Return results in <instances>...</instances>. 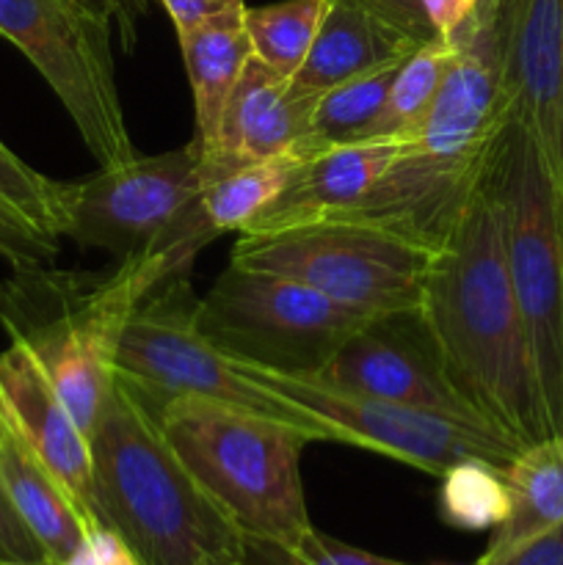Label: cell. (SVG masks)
Returning <instances> with one entry per match:
<instances>
[{
  "mask_svg": "<svg viewBox=\"0 0 563 565\" xmlns=\"http://www.w3.org/2000/svg\"><path fill=\"white\" fill-rule=\"evenodd\" d=\"M401 141H359L307 158L237 235H270L342 218L390 166Z\"/></svg>",
  "mask_w": 563,
  "mask_h": 565,
  "instance_id": "e0dca14e",
  "label": "cell"
},
{
  "mask_svg": "<svg viewBox=\"0 0 563 565\" xmlns=\"http://www.w3.org/2000/svg\"><path fill=\"white\" fill-rule=\"evenodd\" d=\"M511 508L500 527L491 530L489 546L475 565H497L528 541L550 533L563 522V445L557 436L519 450L502 469Z\"/></svg>",
  "mask_w": 563,
  "mask_h": 565,
  "instance_id": "ffe728a7",
  "label": "cell"
},
{
  "mask_svg": "<svg viewBox=\"0 0 563 565\" xmlns=\"http://www.w3.org/2000/svg\"><path fill=\"white\" fill-rule=\"evenodd\" d=\"M152 287L136 259L110 270L22 265L0 285L6 334L31 353L86 436L114 392L127 315Z\"/></svg>",
  "mask_w": 563,
  "mask_h": 565,
  "instance_id": "277c9868",
  "label": "cell"
},
{
  "mask_svg": "<svg viewBox=\"0 0 563 565\" xmlns=\"http://www.w3.org/2000/svg\"><path fill=\"white\" fill-rule=\"evenodd\" d=\"M0 199L14 204L28 221L59 237L61 182L39 174L0 141Z\"/></svg>",
  "mask_w": 563,
  "mask_h": 565,
  "instance_id": "83f0119b",
  "label": "cell"
},
{
  "mask_svg": "<svg viewBox=\"0 0 563 565\" xmlns=\"http://www.w3.org/2000/svg\"><path fill=\"white\" fill-rule=\"evenodd\" d=\"M243 14L246 9L226 11L177 33L193 94V114H196L193 138L199 149H208L213 141L226 99L235 92L248 58L254 55Z\"/></svg>",
  "mask_w": 563,
  "mask_h": 565,
  "instance_id": "44dd1931",
  "label": "cell"
},
{
  "mask_svg": "<svg viewBox=\"0 0 563 565\" xmlns=\"http://www.w3.org/2000/svg\"><path fill=\"white\" fill-rule=\"evenodd\" d=\"M110 17L119 31L125 50H132L138 42V22L147 14V0H86Z\"/></svg>",
  "mask_w": 563,
  "mask_h": 565,
  "instance_id": "e575fe53",
  "label": "cell"
},
{
  "mask_svg": "<svg viewBox=\"0 0 563 565\" xmlns=\"http://www.w3.org/2000/svg\"><path fill=\"white\" fill-rule=\"evenodd\" d=\"M414 50L419 47L357 6L346 0H326L318 36L301 70L290 77V86L296 92L320 97L329 88L353 81L364 72L406 58Z\"/></svg>",
  "mask_w": 563,
  "mask_h": 565,
  "instance_id": "d6986e66",
  "label": "cell"
},
{
  "mask_svg": "<svg viewBox=\"0 0 563 565\" xmlns=\"http://www.w3.org/2000/svg\"><path fill=\"white\" fill-rule=\"evenodd\" d=\"M552 434L563 428V188L535 138L508 121L486 171Z\"/></svg>",
  "mask_w": 563,
  "mask_h": 565,
  "instance_id": "8992f818",
  "label": "cell"
},
{
  "mask_svg": "<svg viewBox=\"0 0 563 565\" xmlns=\"http://www.w3.org/2000/svg\"><path fill=\"white\" fill-rule=\"evenodd\" d=\"M346 3L357 6L364 14L384 22L386 28L408 39L414 47H425V44L442 39L425 14L423 0H346Z\"/></svg>",
  "mask_w": 563,
  "mask_h": 565,
  "instance_id": "f546056e",
  "label": "cell"
},
{
  "mask_svg": "<svg viewBox=\"0 0 563 565\" xmlns=\"http://www.w3.org/2000/svg\"><path fill=\"white\" fill-rule=\"evenodd\" d=\"M431 248L362 221H320L270 235H241L237 268L287 276L359 312H397L423 301Z\"/></svg>",
  "mask_w": 563,
  "mask_h": 565,
  "instance_id": "ba28073f",
  "label": "cell"
},
{
  "mask_svg": "<svg viewBox=\"0 0 563 565\" xmlns=\"http://www.w3.org/2000/svg\"><path fill=\"white\" fill-rule=\"evenodd\" d=\"M315 103V94L296 92L287 77L252 55L226 99L213 141L202 149L204 188L243 166L290 152L309 130Z\"/></svg>",
  "mask_w": 563,
  "mask_h": 565,
  "instance_id": "2e32d148",
  "label": "cell"
},
{
  "mask_svg": "<svg viewBox=\"0 0 563 565\" xmlns=\"http://www.w3.org/2000/svg\"><path fill=\"white\" fill-rule=\"evenodd\" d=\"M323 14L326 0H282L257 9L246 6L243 22L254 55L290 81L307 61Z\"/></svg>",
  "mask_w": 563,
  "mask_h": 565,
  "instance_id": "d4e9b609",
  "label": "cell"
},
{
  "mask_svg": "<svg viewBox=\"0 0 563 565\" xmlns=\"http://www.w3.org/2000/svg\"><path fill=\"white\" fill-rule=\"evenodd\" d=\"M166 14L174 22L177 33L210 20V17L226 14V11L246 9V0H160Z\"/></svg>",
  "mask_w": 563,
  "mask_h": 565,
  "instance_id": "d6a6232c",
  "label": "cell"
},
{
  "mask_svg": "<svg viewBox=\"0 0 563 565\" xmlns=\"http://www.w3.org/2000/svg\"><path fill=\"white\" fill-rule=\"evenodd\" d=\"M0 257L11 263V268L50 265L59 257V237L39 230L14 204L0 199Z\"/></svg>",
  "mask_w": 563,
  "mask_h": 565,
  "instance_id": "f1b7e54d",
  "label": "cell"
},
{
  "mask_svg": "<svg viewBox=\"0 0 563 565\" xmlns=\"http://www.w3.org/2000/svg\"><path fill=\"white\" fill-rule=\"evenodd\" d=\"M0 565H50V563H28V561H3V557H0Z\"/></svg>",
  "mask_w": 563,
  "mask_h": 565,
  "instance_id": "8d00e7d4",
  "label": "cell"
},
{
  "mask_svg": "<svg viewBox=\"0 0 563 565\" xmlns=\"http://www.w3.org/2000/svg\"><path fill=\"white\" fill-rule=\"evenodd\" d=\"M406 58L364 72V75L340 83V86L320 94L318 103H315L312 119H309V130L304 132V138L290 152L307 160L326 152V149L364 141L368 127L373 125L379 110L384 108V99L390 94L392 81H395L397 70H401Z\"/></svg>",
  "mask_w": 563,
  "mask_h": 565,
  "instance_id": "7402d4cb",
  "label": "cell"
},
{
  "mask_svg": "<svg viewBox=\"0 0 563 565\" xmlns=\"http://www.w3.org/2000/svg\"><path fill=\"white\" fill-rule=\"evenodd\" d=\"M152 419L243 539L296 544L312 527L301 480L312 439L304 430L196 395L174 397Z\"/></svg>",
  "mask_w": 563,
  "mask_h": 565,
  "instance_id": "5b68a950",
  "label": "cell"
},
{
  "mask_svg": "<svg viewBox=\"0 0 563 565\" xmlns=\"http://www.w3.org/2000/svg\"><path fill=\"white\" fill-rule=\"evenodd\" d=\"M196 303L185 270L158 281L127 315L116 345V381L149 417L174 397L196 395L279 419L304 430L312 441L340 445L329 425L259 386L237 367L235 359L221 353L199 331Z\"/></svg>",
  "mask_w": 563,
  "mask_h": 565,
  "instance_id": "52a82bcc",
  "label": "cell"
},
{
  "mask_svg": "<svg viewBox=\"0 0 563 565\" xmlns=\"http://www.w3.org/2000/svg\"><path fill=\"white\" fill-rule=\"evenodd\" d=\"M373 312L342 307L287 276L230 265L196 303V326L221 353L315 379Z\"/></svg>",
  "mask_w": 563,
  "mask_h": 565,
  "instance_id": "9c48e42d",
  "label": "cell"
},
{
  "mask_svg": "<svg viewBox=\"0 0 563 565\" xmlns=\"http://www.w3.org/2000/svg\"><path fill=\"white\" fill-rule=\"evenodd\" d=\"M0 483L14 511L44 550L47 563H70L86 535V522L59 480L17 434L3 406H0Z\"/></svg>",
  "mask_w": 563,
  "mask_h": 565,
  "instance_id": "ac0fdd59",
  "label": "cell"
},
{
  "mask_svg": "<svg viewBox=\"0 0 563 565\" xmlns=\"http://www.w3.org/2000/svg\"><path fill=\"white\" fill-rule=\"evenodd\" d=\"M419 309L453 384L486 423L519 447L555 436L508 276L500 210L486 177L456 230L436 248Z\"/></svg>",
  "mask_w": 563,
  "mask_h": 565,
  "instance_id": "6da1fadb",
  "label": "cell"
},
{
  "mask_svg": "<svg viewBox=\"0 0 563 565\" xmlns=\"http://www.w3.org/2000/svg\"><path fill=\"white\" fill-rule=\"evenodd\" d=\"M0 36L44 77L99 169L138 158L110 55V17L86 0H0Z\"/></svg>",
  "mask_w": 563,
  "mask_h": 565,
  "instance_id": "30bf717a",
  "label": "cell"
},
{
  "mask_svg": "<svg viewBox=\"0 0 563 565\" xmlns=\"http://www.w3.org/2000/svg\"><path fill=\"white\" fill-rule=\"evenodd\" d=\"M315 379L337 390L489 425L453 384L439 342L419 307L373 315Z\"/></svg>",
  "mask_w": 563,
  "mask_h": 565,
  "instance_id": "4fadbf2b",
  "label": "cell"
},
{
  "mask_svg": "<svg viewBox=\"0 0 563 565\" xmlns=\"http://www.w3.org/2000/svg\"><path fill=\"white\" fill-rule=\"evenodd\" d=\"M508 116L563 188V0H497Z\"/></svg>",
  "mask_w": 563,
  "mask_h": 565,
  "instance_id": "5bb4252c",
  "label": "cell"
},
{
  "mask_svg": "<svg viewBox=\"0 0 563 565\" xmlns=\"http://www.w3.org/2000/svg\"><path fill=\"white\" fill-rule=\"evenodd\" d=\"M453 55H456V44L450 36H442L414 50L397 70L384 108L368 127L364 141H406L412 138L445 83Z\"/></svg>",
  "mask_w": 563,
  "mask_h": 565,
  "instance_id": "603a6c76",
  "label": "cell"
},
{
  "mask_svg": "<svg viewBox=\"0 0 563 565\" xmlns=\"http://www.w3.org/2000/svg\"><path fill=\"white\" fill-rule=\"evenodd\" d=\"M472 565H475V563H472Z\"/></svg>",
  "mask_w": 563,
  "mask_h": 565,
  "instance_id": "f35d334b",
  "label": "cell"
},
{
  "mask_svg": "<svg viewBox=\"0 0 563 565\" xmlns=\"http://www.w3.org/2000/svg\"><path fill=\"white\" fill-rule=\"evenodd\" d=\"M301 163L304 160L296 152H282L210 182L196 193V207L204 224L215 237L224 232H241L265 204L274 202Z\"/></svg>",
  "mask_w": 563,
  "mask_h": 565,
  "instance_id": "cb8c5ba5",
  "label": "cell"
},
{
  "mask_svg": "<svg viewBox=\"0 0 563 565\" xmlns=\"http://www.w3.org/2000/svg\"><path fill=\"white\" fill-rule=\"evenodd\" d=\"M557 439H561V445H563V428H561V434H557Z\"/></svg>",
  "mask_w": 563,
  "mask_h": 565,
  "instance_id": "74e56055",
  "label": "cell"
},
{
  "mask_svg": "<svg viewBox=\"0 0 563 565\" xmlns=\"http://www.w3.org/2000/svg\"><path fill=\"white\" fill-rule=\"evenodd\" d=\"M439 516L447 527L484 533L506 522L508 497L502 469L484 458H464L439 475Z\"/></svg>",
  "mask_w": 563,
  "mask_h": 565,
  "instance_id": "484cf974",
  "label": "cell"
},
{
  "mask_svg": "<svg viewBox=\"0 0 563 565\" xmlns=\"http://www.w3.org/2000/svg\"><path fill=\"white\" fill-rule=\"evenodd\" d=\"M66 565H141L116 530H86L81 546Z\"/></svg>",
  "mask_w": 563,
  "mask_h": 565,
  "instance_id": "1f68e13d",
  "label": "cell"
},
{
  "mask_svg": "<svg viewBox=\"0 0 563 565\" xmlns=\"http://www.w3.org/2000/svg\"><path fill=\"white\" fill-rule=\"evenodd\" d=\"M456 55L434 105L342 221H362L436 248L456 230L511 121L502 86L497 0H478L450 33ZM337 221V218H334Z\"/></svg>",
  "mask_w": 563,
  "mask_h": 565,
  "instance_id": "7a4b0ae2",
  "label": "cell"
},
{
  "mask_svg": "<svg viewBox=\"0 0 563 565\" xmlns=\"http://www.w3.org/2000/svg\"><path fill=\"white\" fill-rule=\"evenodd\" d=\"M425 14H428L431 25L436 28L439 36H450L456 28L464 25L469 14L475 11L478 0H423Z\"/></svg>",
  "mask_w": 563,
  "mask_h": 565,
  "instance_id": "d590c367",
  "label": "cell"
},
{
  "mask_svg": "<svg viewBox=\"0 0 563 565\" xmlns=\"http://www.w3.org/2000/svg\"><path fill=\"white\" fill-rule=\"evenodd\" d=\"M237 367L259 386L287 397L315 419L329 425L340 445L395 458L436 478L464 458H484L506 469L519 456V450H524L491 425L408 408L381 397L337 390L318 379L285 375L257 364L237 362Z\"/></svg>",
  "mask_w": 563,
  "mask_h": 565,
  "instance_id": "8fae6325",
  "label": "cell"
},
{
  "mask_svg": "<svg viewBox=\"0 0 563 565\" xmlns=\"http://www.w3.org/2000/svg\"><path fill=\"white\" fill-rule=\"evenodd\" d=\"M196 138L180 149L132 158L77 182H61L59 237L136 259L158 241L177 210L204 188Z\"/></svg>",
  "mask_w": 563,
  "mask_h": 565,
  "instance_id": "7c38bea8",
  "label": "cell"
},
{
  "mask_svg": "<svg viewBox=\"0 0 563 565\" xmlns=\"http://www.w3.org/2000/svg\"><path fill=\"white\" fill-rule=\"evenodd\" d=\"M94 497L141 565H243V535L116 381L92 436Z\"/></svg>",
  "mask_w": 563,
  "mask_h": 565,
  "instance_id": "3957f363",
  "label": "cell"
},
{
  "mask_svg": "<svg viewBox=\"0 0 563 565\" xmlns=\"http://www.w3.org/2000/svg\"><path fill=\"white\" fill-rule=\"evenodd\" d=\"M0 557H3V561L47 563L39 541L33 539V533L25 527L20 513L11 505L3 483H0Z\"/></svg>",
  "mask_w": 563,
  "mask_h": 565,
  "instance_id": "4dcf8cb0",
  "label": "cell"
},
{
  "mask_svg": "<svg viewBox=\"0 0 563 565\" xmlns=\"http://www.w3.org/2000/svg\"><path fill=\"white\" fill-rule=\"evenodd\" d=\"M0 406L17 434L75 502L86 527H105L94 497L92 441L31 353L17 342L0 351Z\"/></svg>",
  "mask_w": 563,
  "mask_h": 565,
  "instance_id": "9a60e30c",
  "label": "cell"
},
{
  "mask_svg": "<svg viewBox=\"0 0 563 565\" xmlns=\"http://www.w3.org/2000/svg\"><path fill=\"white\" fill-rule=\"evenodd\" d=\"M243 565H408L348 546L309 527L296 544L243 539Z\"/></svg>",
  "mask_w": 563,
  "mask_h": 565,
  "instance_id": "4316f807",
  "label": "cell"
},
{
  "mask_svg": "<svg viewBox=\"0 0 563 565\" xmlns=\"http://www.w3.org/2000/svg\"><path fill=\"white\" fill-rule=\"evenodd\" d=\"M497 565H563V522L550 533L528 541Z\"/></svg>",
  "mask_w": 563,
  "mask_h": 565,
  "instance_id": "836d02e7",
  "label": "cell"
}]
</instances>
